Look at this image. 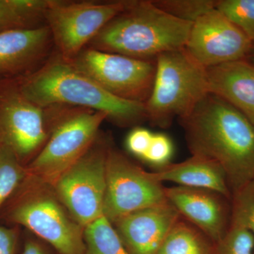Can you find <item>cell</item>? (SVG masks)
<instances>
[{"label":"cell","mask_w":254,"mask_h":254,"mask_svg":"<svg viewBox=\"0 0 254 254\" xmlns=\"http://www.w3.org/2000/svg\"><path fill=\"white\" fill-rule=\"evenodd\" d=\"M192 155L218 164L232 193L254 180V125L241 112L208 93L180 119Z\"/></svg>","instance_id":"1"},{"label":"cell","mask_w":254,"mask_h":254,"mask_svg":"<svg viewBox=\"0 0 254 254\" xmlns=\"http://www.w3.org/2000/svg\"><path fill=\"white\" fill-rule=\"evenodd\" d=\"M16 87L25 98L42 108L71 105L103 112L121 127L146 120L145 103L111 94L63 58L52 60L21 78Z\"/></svg>","instance_id":"2"},{"label":"cell","mask_w":254,"mask_h":254,"mask_svg":"<svg viewBox=\"0 0 254 254\" xmlns=\"http://www.w3.org/2000/svg\"><path fill=\"white\" fill-rule=\"evenodd\" d=\"M192 25L167 14L152 1L136 0L91 43L93 49L105 53L155 60L163 53L184 49Z\"/></svg>","instance_id":"3"},{"label":"cell","mask_w":254,"mask_h":254,"mask_svg":"<svg viewBox=\"0 0 254 254\" xmlns=\"http://www.w3.org/2000/svg\"><path fill=\"white\" fill-rule=\"evenodd\" d=\"M0 214L4 221L27 228L58 254L84 253V227L62 203L53 185L28 172Z\"/></svg>","instance_id":"4"},{"label":"cell","mask_w":254,"mask_h":254,"mask_svg":"<svg viewBox=\"0 0 254 254\" xmlns=\"http://www.w3.org/2000/svg\"><path fill=\"white\" fill-rule=\"evenodd\" d=\"M209 91L206 68L196 63L185 48L156 58L154 83L145 105L146 120L167 128L175 118L190 115Z\"/></svg>","instance_id":"5"},{"label":"cell","mask_w":254,"mask_h":254,"mask_svg":"<svg viewBox=\"0 0 254 254\" xmlns=\"http://www.w3.org/2000/svg\"><path fill=\"white\" fill-rule=\"evenodd\" d=\"M106 119L108 115L103 112L84 108L46 118L51 136L41 151L26 165L28 173L54 185L91 148Z\"/></svg>","instance_id":"6"},{"label":"cell","mask_w":254,"mask_h":254,"mask_svg":"<svg viewBox=\"0 0 254 254\" xmlns=\"http://www.w3.org/2000/svg\"><path fill=\"white\" fill-rule=\"evenodd\" d=\"M132 1L110 2L48 0L44 18L62 58L72 61L105 25L126 10Z\"/></svg>","instance_id":"7"},{"label":"cell","mask_w":254,"mask_h":254,"mask_svg":"<svg viewBox=\"0 0 254 254\" xmlns=\"http://www.w3.org/2000/svg\"><path fill=\"white\" fill-rule=\"evenodd\" d=\"M165 188L152 172L110 147L103 214L112 224L128 214L168 202Z\"/></svg>","instance_id":"8"},{"label":"cell","mask_w":254,"mask_h":254,"mask_svg":"<svg viewBox=\"0 0 254 254\" xmlns=\"http://www.w3.org/2000/svg\"><path fill=\"white\" fill-rule=\"evenodd\" d=\"M110 147L106 142L95 141L53 185L62 203L84 228L103 215Z\"/></svg>","instance_id":"9"},{"label":"cell","mask_w":254,"mask_h":254,"mask_svg":"<svg viewBox=\"0 0 254 254\" xmlns=\"http://www.w3.org/2000/svg\"><path fill=\"white\" fill-rule=\"evenodd\" d=\"M69 63L118 98L145 103L154 83L156 60L135 59L90 48Z\"/></svg>","instance_id":"10"},{"label":"cell","mask_w":254,"mask_h":254,"mask_svg":"<svg viewBox=\"0 0 254 254\" xmlns=\"http://www.w3.org/2000/svg\"><path fill=\"white\" fill-rule=\"evenodd\" d=\"M254 45L216 8L193 23L185 50L205 68L247 60Z\"/></svg>","instance_id":"11"},{"label":"cell","mask_w":254,"mask_h":254,"mask_svg":"<svg viewBox=\"0 0 254 254\" xmlns=\"http://www.w3.org/2000/svg\"><path fill=\"white\" fill-rule=\"evenodd\" d=\"M44 110L25 98L16 86L0 90V144L24 166L48 137Z\"/></svg>","instance_id":"12"},{"label":"cell","mask_w":254,"mask_h":254,"mask_svg":"<svg viewBox=\"0 0 254 254\" xmlns=\"http://www.w3.org/2000/svg\"><path fill=\"white\" fill-rule=\"evenodd\" d=\"M165 193L182 218L214 243L221 240L230 225L231 200L215 190L177 185L165 187Z\"/></svg>","instance_id":"13"},{"label":"cell","mask_w":254,"mask_h":254,"mask_svg":"<svg viewBox=\"0 0 254 254\" xmlns=\"http://www.w3.org/2000/svg\"><path fill=\"white\" fill-rule=\"evenodd\" d=\"M180 217L168 201L128 214L113 225L128 254H156Z\"/></svg>","instance_id":"14"},{"label":"cell","mask_w":254,"mask_h":254,"mask_svg":"<svg viewBox=\"0 0 254 254\" xmlns=\"http://www.w3.org/2000/svg\"><path fill=\"white\" fill-rule=\"evenodd\" d=\"M210 93L232 105L254 125V65L247 60L206 68Z\"/></svg>","instance_id":"15"},{"label":"cell","mask_w":254,"mask_h":254,"mask_svg":"<svg viewBox=\"0 0 254 254\" xmlns=\"http://www.w3.org/2000/svg\"><path fill=\"white\" fill-rule=\"evenodd\" d=\"M51 33L48 26L0 32V74L22 71L46 53Z\"/></svg>","instance_id":"16"},{"label":"cell","mask_w":254,"mask_h":254,"mask_svg":"<svg viewBox=\"0 0 254 254\" xmlns=\"http://www.w3.org/2000/svg\"><path fill=\"white\" fill-rule=\"evenodd\" d=\"M159 182L177 186L215 190L231 200L232 191L221 167L203 157L191 155L181 163H171L152 172Z\"/></svg>","instance_id":"17"},{"label":"cell","mask_w":254,"mask_h":254,"mask_svg":"<svg viewBox=\"0 0 254 254\" xmlns=\"http://www.w3.org/2000/svg\"><path fill=\"white\" fill-rule=\"evenodd\" d=\"M215 244L199 229L180 217L156 254H214Z\"/></svg>","instance_id":"18"},{"label":"cell","mask_w":254,"mask_h":254,"mask_svg":"<svg viewBox=\"0 0 254 254\" xmlns=\"http://www.w3.org/2000/svg\"><path fill=\"white\" fill-rule=\"evenodd\" d=\"M47 0H0V32L38 27L44 18Z\"/></svg>","instance_id":"19"},{"label":"cell","mask_w":254,"mask_h":254,"mask_svg":"<svg viewBox=\"0 0 254 254\" xmlns=\"http://www.w3.org/2000/svg\"><path fill=\"white\" fill-rule=\"evenodd\" d=\"M83 254H128L115 227L104 216L84 229Z\"/></svg>","instance_id":"20"},{"label":"cell","mask_w":254,"mask_h":254,"mask_svg":"<svg viewBox=\"0 0 254 254\" xmlns=\"http://www.w3.org/2000/svg\"><path fill=\"white\" fill-rule=\"evenodd\" d=\"M26 166L14 153L0 144V210L26 176Z\"/></svg>","instance_id":"21"},{"label":"cell","mask_w":254,"mask_h":254,"mask_svg":"<svg viewBox=\"0 0 254 254\" xmlns=\"http://www.w3.org/2000/svg\"><path fill=\"white\" fill-rule=\"evenodd\" d=\"M153 4L174 17L193 23L216 8V0H153Z\"/></svg>","instance_id":"22"},{"label":"cell","mask_w":254,"mask_h":254,"mask_svg":"<svg viewBox=\"0 0 254 254\" xmlns=\"http://www.w3.org/2000/svg\"><path fill=\"white\" fill-rule=\"evenodd\" d=\"M214 254H254V236L240 222L230 219L221 240L215 244Z\"/></svg>","instance_id":"23"},{"label":"cell","mask_w":254,"mask_h":254,"mask_svg":"<svg viewBox=\"0 0 254 254\" xmlns=\"http://www.w3.org/2000/svg\"><path fill=\"white\" fill-rule=\"evenodd\" d=\"M216 9L235 23L254 45V0H218Z\"/></svg>","instance_id":"24"},{"label":"cell","mask_w":254,"mask_h":254,"mask_svg":"<svg viewBox=\"0 0 254 254\" xmlns=\"http://www.w3.org/2000/svg\"><path fill=\"white\" fill-rule=\"evenodd\" d=\"M230 219L240 222L254 236V181L232 193Z\"/></svg>","instance_id":"25"},{"label":"cell","mask_w":254,"mask_h":254,"mask_svg":"<svg viewBox=\"0 0 254 254\" xmlns=\"http://www.w3.org/2000/svg\"><path fill=\"white\" fill-rule=\"evenodd\" d=\"M174 153L175 145L170 137L164 133H154L149 148L142 160L155 171L173 163Z\"/></svg>","instance_id":"26"},{"label":"cell","mask_w":254,"mask_h":254,"mask_svg":"<svg viewBox=\"0 0 254 254\" xmlns=\"http://www.w3.org/2000/svg\"><path fill=\"white\" fill-rule=\"evenodd\" d=\"M153 132L142 127H136L128 133L126 139L127 150L137 158L143 159L149 148Z\"/></svg>","instance_id":"27"},{"label":"cell","mask_w":254,"mask_h":254,"mask_svg":"<svg viewBox=\"0 0 254 254\" xmlns=\"http://www.w3.org/2000/svg\"><path fill=\"white\" fill-rule=\"evenodd\" d=\"M19 234L16 227L0 225V254H16Z\"/></svg>","instance_id":"28"},{"label":"cell","mask_w":254,"mask_h":254,"mask_svg":"<svg viewBox=\"0 0 254 254\" xmlns=\"http://www.w3.org/2000/svg\"><path fill=\"white\" fill-rule=\"evenodd\" d=\"M21 254H58L54 249L38 237H28L23 245Z\"/></svg>","instance_id":"29"},{"label":"cell","mask_w":254,"mask_h":254,"mask_svg":"<svg viewBox=\"0 0 254 254\" xmlns=\"http://www.w3.org/2000/svg\"><path fill=\"white\" fill-rule=\"evenodd\" d=\"M247 60L254 65V48L253 50H252V53H251L250 55H249L248 58H247Z\"/></svg>","instance_id":"30"},{"label":"cell","mask_w":254,"mask_h":254,"mask_svg":"<svg viewBox=\"0 0 254 254\" xmlns=\"http://www.w3.org/2000/svg\"></svg>","instance_id":"31"}]
</instances>
